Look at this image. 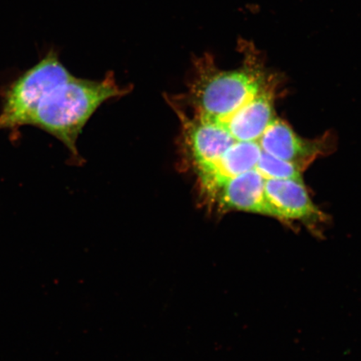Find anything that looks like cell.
<instances>
[{
  "label": "cell",
  "instance_id": "cell-1",
  "mask_svg": "<svg viewBox=\"0 0 361 361\" xmlns=\"http://www.w3.org/2000/svg\"><path fill=\"white\" fill-rule=\"evenodd\" d=\"M26 92L25 125L55 135L80 161L76 142L90 116L104 102L128 94L129 88L120 87L113 74L102 80L75 78L57 59L31 76Z\"/></svg>",
  "mask_w": 361,
  "mask_h": 361
},
{
  "label": "cell",
  "instance_id": "cell-2",
  "mask_svg": "<svg viewBox=\"0 0 361 361\" xmlns=\"http://www.w3.org/2000/svg\"><path fill=\"white\" fill-rule=\"evenodd\" d=\"M243 66L223 71L209 55L193 61L186 92L168 97L175 111L216 118L231 114L269 87V76L260 54L251 43L241 40Z\"/></svg>",
  "mask_w": 361,
  "mask_h": 361
},
{
  "label": "cell",
  "instance_id": "cell-3",
  "mask_svg": "<svg viewBox=\"0 0 361 361\" xmlns=\"http://www.w3.org/2000/svg\"><path fill=\"white\" fill-rule=\"evenodd\" d=\"M264 182L258 170L252 169L226 180L198 201L210 214L241 211L274 218L272 207L266 200Z\"/></svg>",
  "mask_w": 361,
  "mask_h": 361
},
{
  "label": "cell",
  "instance_id": "cell-4",
  "mask_svg": "<svg viewBox=\"0 0 361 361\" xmlns=\"http://www.w3.org/2000/svg\"><path fill=\"white\" fill-rule=\"evenodd\" d=\"M264 192L275 219L299 221L310 228L323 221V214L311 200L302 179H265Z\"/></svg>",
  "mask_w": 361,
  "mask_h": 361
},
{
  "label": "cell",
  "instance_id": "cell-5",
  "mask_svg": "<svg viewBox=\"0 0 361 361\" xmlns=\"http://www.w3.org/2000/svg\"><path fill=\"white\" fill-rule=\"evenodd\" d=\"M269 87H270L269 85L251 101L226 116L209 118V117L193 115L188 112L174 111L183 112L214 121L227 130L236 142H258L262 134L274 117V93Z\"/></svg>",
  "mask_w": 361,
  "mask_h": 361
},
{
  "label": "cell",
  "instance_id": "cell-6",
  "mask_svg": "<svg viewBox=\"0 0 361 361\" xmlns=\"http://www.w3.org/2000/svg\"><path fill=\"white\" fill-rule=\"evenodd\" d=\"M258 143L262 151L279 159L290 161L301 169L317 152L314 143L302 140L290 126L275 117L262 134Z\"/></svg>",
  "mask_w": 361,
  "mask_h": 361
},
{
  "label": "cell",
  "instance_id": "cell-7",
  "mask_svg": "<svg viewBox=\"0 0 361 361\" xmlns=\"http://www.w3.org/2000/svg\"><path fill=\"white\" fill-rule=\"evenodd\" d=\"M256 169L265 179H302L300 166L262 151Z\"/></svg>",
  "mask_w": 361,
  "mask_h": 361
}]
</instances>
